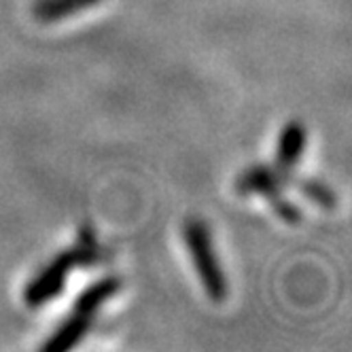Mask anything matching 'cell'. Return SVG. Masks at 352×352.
I'll return each mask as SVG.
<instances>
[{
  "label": "cell",
  "instance_id": "obj_8",
  "mask_svg": "<svg viewBox=\"0 0 352 352\" xmlns=\"http://www.w3.org/2000/svg\"><path fill=\"white\" fill-rule=\"evenodd\" d=\"M293 189H297L299 193H304L312 204L327 208V210H333L338 206V195L327 187L324 183L316 181V179H308V176H297L293 179Z\"/></svg>",
  "mask_w": 352,
  "mask_h": 352
},
{
  "label": "cell",
  "instance_id": "obj_1",
  "mask_svg": "<svg viewBox=\"0 0 352 352\" xmlns=\"http://www.w3.org/2000/svg\"><path fill=\"white\" fill-rule=\"evenodd\" d=\"M102 259L100 246L91 232H83L77 240V244L68 250L58 253L49 261L34 278L23 289V304L28 308H41L52 304L56 297H60L66 289V280L72 270L77 267H91Z\"/></svg>",
  "mask_w": 352,
  "mask_h": 352
},
{
  "label": "cell",
  "instance_id": "obj_5",
  "mask_svg": "<svg viewBox=\"0 0 352 352\" xmlns=\"http://www.w3.org/2000/svg\"><path fill=\"white\" fill-rule=\"evenodd\" d=\"M89 329H91V316L72 312L58 329L41 344V350L43 352H66L77 346L79 342H83Z\"/></svg>",
  "mask_w": 352,
  "mask_h": 352
},
{
  "label": "cell",
  "instance_id": "obj_7",
  "mask_svg": "<svg viewBox=\"0 0 352 352\" xmlns=\"http://www.w3.org/2000/svg\"><path fill=\"white\" fill-rule=\"evenodd\" d=\"M102 0H36L32 7V15L41 23H54L68 19L85 9L96 7Z\"/></svg>",
  "mask_w": 352,
  "mask_h": 352
},
{
  "label": "cell",
  "instance_id": "obj_9",
  "mask_svg": "<svg viewBox=\"0 0 352 352\" xmlns=\"http://www.w3.org/2000/svg\"><path fill=\"white\" fill-rule=\"evenodd\" d=\"M265 199L270 202L272 210L276 212V217H278L280 221L291 223V225H297V223H301V219H304V214H301V208L297 204H293L291 199H287L283 195V191L280 193H274V195H270Z\"/></svg>",
  "mask_w": 352,
  "mask_h": 352
},
{
  "label": "cell",
  "instance_id": "obj_2",
  "mask_svg": "<svg viewBox=\"0 0 352 352\" xmlns=\"http://www.w3.org/2000/svg\"><path fill=\"white\" fill-rule=\"evenodd\" d=\"M183 234H185V242L189 248L193 267L204 285L206 295L214 304H221V301H225V297H228V278H225V272L214 255L208 225L202 219H191L185 223Z\"/></svg>",
  "mask_w": 352,
  "mask_h": 352
},
{
  "label": "cell",
  "instance_id": "obj_6",
  "mask_svg": "<svg viewBox=\"0 0 352 352\" xmlns=\"http://www.w3.org/2000/svg\"><path fill=\"white\" fill-rule=\"evenodd\" d=\"M119 291H121V278H117V276H104V278L91 283L85 291H81L77 295L72 312L91 316L94 312H98L100 308H102L111 297H115Z\"/></svg>",
  "mask_w": 352,
  "mask_h": 352
},
{
  "label": "cell",
  "instance_id": "obj_4",
  "mask_svg": "<svg viewBox=\"0 0 352 352\" xmlns=\"http://www.w3.org/2000/svg\"><path fill=\"white\" fill-rule=\"evenodd\" d=\"M306 142H308V132L301 121H289L287 125H283L278 142H276V166L293 170L295 164L301 160V155H304Z\"/></svg>",
  "mask_w": 352,
  "mask_h": 352
},
{
  "label": "cell",
  "instance_id": "obj_3",
  "mask_svg": "<svg viewBox=\"0 0 352 352\" xmlns=\"http://www.w3.org/2000/svg\"><path fill=\"white\" fill-rule=\"evenodd\" d=\"M295 174L293 170H285L278 166H250L246 168L234 183L238 195H263L270 197L274 193H280L283 189L293 185Z\"/></svg>",
  "mask_w": 352,
  "mask_h": 352
}]
</instances>
